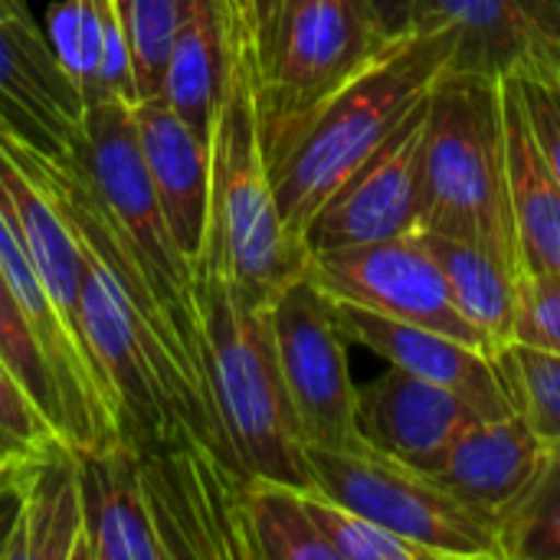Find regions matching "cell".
I'll use <instances>...</instances> for the list:
<instances>
[{"label": "cell", "mask_w": 560, "mask_h": 560, "mask_svg": "<svg viewBox=\"0 0 560 560\" xmlns=\"http://www.w3.org/2000/svg\"><path fill=\"white\" fill-rule=\"evenodd\" d=\"M89 560H167L131 446L118 436L75 450Z\"/></svg>", "instance_id": "cell-15"}, {"label": "cell", "mask_w": 560, "mask_h": 560, "mask_svg": "<svg viewBox=\"0 0 560 560\" xmlns=\"http://www.w3.org/2000/svg\"><path fill=\"white\" fill-rule=\"evenodd\" d=\"M0 128L33 154L72 164L85 141V102L30 10L0 3Z\"/></svg>", "instance_id": "cell-11"}, {"label": "cell", "mask_w": 560, "mask_h": 560, "mask_svg": "<svg viewBox=\"0 0 560 560\" xmlns=\"http://www.w3.org/2000/svg\"><path fill=\"white\" fill-rule=\"evenodd\" d=\"M505 75H512L538 148L560 184V49L538 46L522 56Z\"/></svg>", "instance_id": "cell-28"}, {"label": "cell", "mask_w": 560, "mask_h": 560, "mask_svg": "<svg viewBox=\"0 0 560 560\" xmlns=\"http://www.w3.org/2000/svg\"><path fill=\"white\" fill-rule=\"evenodd\" d=\"M243 7H246V23H249V33H253V46H259L269 23H272V16H276L279 0H243Z\"/></svg>", "instance_id": "cell-36"}, {"label": "cell", "mask_w": 560, "mask_h": 560, "mask_svg": "<svg viewBox=\"0 0 560 560\" xmlns=\"http://www.w3.org/2000/svg\"><path fill=\"white\" fill-rule=\"evenodd\" d=\"M427 108L430 98L407 118V125L381 151H374L315 210V217L302 233V246L308 256L341 246H364V243L410 236L423 226Z\"/></svg>", "instance_id": "cell-10"}, {"label": "cell", "mask_w": 560, "mask_h": 560, "mask_svg": "<svg viewBox=\"0 0 560 560\" xmlns=\"http://www.w3.org/2000/svg\"><path fill=\"white\" fill-rule=\"evenodd\" d=\"M207 384L217 420L249 479L312 486L305 436L282 377L269 302L197 269Z\"/></svg>", "instance_id": "cell-2"}, {"label": "cell", "mask_w": 560, "mask_h": 560, "mask_svg": "<svg viewBox=\"0 0 560 560\" xmlns=\"http://www.w3.org/2000/svg\"><path fill=\"white\" fill-rule=\"evenodd\" d=\"M39 446V443H36ZM33 443H26V440H20V436H10V433H3L0 430V479H7V476H16L20 472V466L30 459V453L36 450Z\"/></svg>", "instance_id": "cell-35"}, {"label": "cell", "mask_w": 560, "mask_h": 560, "mask_svg": "<svg viewBox=\"0 0 560 560\" xmlns=\"http://www.w3.org/2000/svg\"><path fill=\"white\" fill-rule=\"evenodd\" d=\"M512 341L560 354V272L515 276V322Z\"/></svg>", "instance_id": "cell-30"}, {"label": "cell", "mask_w": 560, "mask_h": 560, "mask_svg": "<svg viewBox=\"0 0 560 560\" xmlns=\"http://www.w3.org/2000/svg\"><path fill=\"white\" fill-rule=\"evenodd\" d=\"M456 26L459 52L453 69L509 72L538 39L515 0H417L413 26Z\"/></svg>", "instance_id": "cell-22"}, {"label": "cell", "mask_w": 560, "mask_h": 560, "mask_svg": "<svg viewBox=\"0 0 560 560\" xmlns=\"http://www.w3.org/2000/svg\"><path fill=\"white\" fill-rule=\"evenodd\" d=\"M312 489L361 512L390 535L427 548L436 560H502L495 515L482 512L427 469L354 436L348 446H305Z\"/></svg>", "instance_id": "cell-6"}, {"label": "cell", "mask_w": 560, "mask_h": 560, "mask_svg": "<svg viewBox=\"0 0 560 560\" xmlns=\"http://www.w3.org/2000/svg\"><path fill=\"white\" fill-rule=\"evenodd\" d=\"M233 3H236V7L243 10V16H246V7H243V0H233Z\"/></svg>", "instance_id": "cell-38"}, {"label": "cell", "mask_w": 560, "mask_h": 560, "mask_svg": "<svg viewBox=\"0 0 560 560\" xmlns=\"http://www.w3.org/2000/svg\"><path fill=\"white\" fill-rule=\"evenodd\" d=\"M545 446L522 413L479 417L446 446L430 476L463 502L499 515L535 476Z\"/></svg>", "instance_id": "cell-17"}, {"label": "cell", "mask_w": 560, "mask_h": 560, "mask_svg": "<svg viewBox=\"0 0 560 560\" xmlns=\"http://www.w3.org/2000/svg\"><path fill=\"white\" fill-rule=\"evenodd\" d=\"M0 430L33 443V446L46 443L49 436L59 433L49 423V417L36 407V400L30 397V390L23 387V381L16 377V371L3 358H0Z\"/></svg>", "instance_id": "cell-31"}, {"label": "cell", "mask_w": 560, "mask_h": 560, "mask_svg": "<svg viewBox=\"0 0 560 560\" xmlns=\"http://www.w3.org/2000/svg\"><path fill=\"white\" fill-rule=\"evenodd\" d=\"M3 7H13V10H30V0H0Z\"/></svg>", "instance_id": "cell-37"}, {"label": "cell", "mask_w": 560, "mask_h": 560, "mask_svg": "<svg viewBox=\"0 0 560 560\" xmlns=\"http://www.w3.org/2000/svg\"><path fill=\"white\" fill-rule=\"evenodd\" d=\"M499 79L518 259L532 272H560V184L538 148L512 75L502 72Z\"/></svg>", "instance_id": "cell-19"}, {"label": "cell", "mask_w": 560, "mask_h": 560, "mask_svg": "<svg viewBox=\"0 0 560 560\" xmlns=\"http://www.w3.org/2000/svg\"><path fill=\"white\" fill-rule=\"evenodd\" d=\"M0 358L16 371V377L23 381V387L30 390L36 407L62 433V404H59L52 371H49L46 354H43V348H39V341H36L23 308H20V302L13 299L3 272H0Z\"/></svg>", "instance_id": "cell-29"}, {"label": "cell", "mask_w": 560, "mask_h": 560, "mask_svg": "<svg viewBox=\"0 0 560 560\" xmlns=\"http://www.w3.org/2000/svg\"><path fill=\"white\" fill-rule=\"evenodd\" d=\"M525 13L538 46L560 49V0H515Z\"/></svg>", "instance_id": "cell-32"}, {"label": "cell", "mask_w": 560, "mask_h": 560, "mask_svg": "<svg viewBox=\"0 0 560 560\" xmlns=\"http://www.w3.org/2000/svg\"><path fill=\"white\" fill-rule=\"evenodd\" d=\"M243 512L253 560H338L308 512L302 486L249 479Z\"/></svg>", "instance_id": "cell-23"}, {"label": "cell", "mask_w": 560, "mask_h": 560, "mask_svg": "<svg viewBox=\"0 0 560 560\" xmlns=\"http://www.w3.org/2000/svg\"><path fill=\"white\" fill-rule=\"evenodd\" d=\"M423 177L427 207L420 230L486 246L522 272L499 75L443 72L427 108Z\"/></svg>", "instance_id": "cell-4"}, {"label": "cell", "mask_w": 560, "mask_h": 560, "mask_svg": "<svg viewBox=\"0 0 560 560\" xmlns=\"http://www.w3.org/2000/svg\"><path fill=\"white\" fill-rule=\"evenodd\" d=\"M384 43L387 36L374 23L368 0H279L256 46V105L266 161Z\"/></svg>", "instance_id": "cell-7"}, {"label": "cell", "mask_w": 560, "mask_h": 560, "mask_svg": "<svg viewBox=\"0 0 560 560\" xmlns=\"http://www.w3.org/2000/svg\"><path fill=\"white\" fill-rule=\"evenodd\" d=\"M46 39L85 105L105 98H121L135 105L131 59L115 0L49 3Z\"/></svg>", "instance_id": "cell-20"}, {"label": "cell", "mask_w": 560, "mask_h": 560, "mask_svg": "<svg viewBox=\"0 0 560 560\" xmlns=\"http://www.w3.org/2000/svg\"><path fill=\"white\" fill-rule=\"evenodd\" d=\"M249 33L233 0H190V10L167 52L161 95L207 144L226 98L236 43Z\"/></svg>", "instance_id": "cell-16"}, {"label": "cell", "mask_w": 560, "mask_h": 560, "mask_svg": "<svg viewBox=\"0 0 560 560\" xmlns=\"http://www.w3.org/2000/svg\"><path fill=\"white\" fill-rule=\"evenodd\" d=\"M502 560H560V443H548L535 476L495 515Z\"/></svg>", "instance_id": "cell-24"}, {"label": "cell", "mask_w": 560, "mask_h": 560, "mask_svg": "<svg viewBox=\"0 0 560 560\" xmlns=\"http://www.w3.org/2000/svg\"><path fill=\"white\" fill-rule=\"evenodd\" d=\"M148 180L180 253L200 266L210 223V144L164 102L131 105Z\"/></svg>", "instance_id": "cell-14"}, {"label": "cell", "mask_w": 560, "mask_h": 560, "mask_svg": "<svg viewBox=\"0 0 560 560\" xmlns=\"http://www.w3.org/2000/svg\"><path fill=\"white\" fill-rule=\"evenodd\" d=\"M420 246L436 259L456 308L489 338L492 354L512 341L515 322V269L486 246L453 240L433 230L413 233Z\"/></svg>", "instance_id": "cell-21"}, {"label": "cell", "mask_w": 560, "mask_h": 560, "mask_svg": "<svg viewBox=\"0 0 560 560\" xmlns=\"http://www.w3.org/2000/svg\"><path fill=\"white\" fill-rule=\"evenodd\" d=\"M20 522L10 560H89L75 446L66 436L39 443L16 472Z\"/></svg>", "instance_id": "cell-18"}, {"label": "cell", "mask_w": 560, "mask_h": 560, "mask_svg": "<svg viewBox=\"0 0 560 560\" xmlns=\"http://www.w3.org/2000/svg\"><path fill=\"white\" fill-rule=\"evenodd\" d=\"M479 417L482 413H476L453 390L413 377L394 364L377 381L358 387V436L427 472Z\"/></svg>", "instance_id": "cell-13"}, {"label": "cell", "mask_w": 560, "mask_h": 560, "mask_svg": "<svg viewBox=\"0 0 560 560\" xmlns=\"http://www.w3.org/2000/svg\"><path fill=\"white\" fill-rule=\"evenodd\" d=\"M335 318L348 345H361L371 354L384 358L387 364L440 384L463 397L482 417H505L515 413L499 364L489 351L472 348L459 338L440 335L433 328H420L410 322H397L348 302H335Z\"/></svg>", "instance_id": "cell-12"}, {"label": "cell", "mask_w": 560, "mask_h": 560, "mask_svg": "<svg viewBox=\"0 0 560 560\" xmlns=\"http://www.w3.org/2000/svg\"><path fill=\"white\" fill-rule=\"evenodd\" d=\"M456 52L459 33L450 23L387 39L269 154L276 203L299 243L315 210L430 98Z\"/></svg>", "instance_id": "cell-1"}, {"label": "cell", "mask_w": 560, "mask_h": 560, "mask_svg": "<svg viewBox=\"0 0 560 560\" xmlns=\"http://www.w3.org/2000/svg\"><path fill=\"white\" fill-rule=\"evenodd\" d=\"M308 253L289 233L259 131L253 33L236 43V59L210 138V223L197 269L230 279L256 302H269L305 272Z\"/></svg>", "instance_id": "cell-3"}, {"label": "cell", "mask_w": 560, "mask_h": 560, "mask_svg": "<svg viewBox=\"0 0 560 560\" xmlns=\"http://www.w3.org/2000/svg\"><path fill=\"white\" fill-rule=\"evenodd\" d=\"M368 10L374 16V23L381 26V33L387 39L413 30V10H417V0H368Z\"/></svg>", "instance_id": "cell-33"}, {"label": "cell", "mask_w": 560, "mask_h": 560, "mask_svg": "<svg viewBox=\"0 0 560 560\" xmlns=\"http://www.w3.org/2000/svg\"><path fill=\"white\" fill-rule=\"evenodd\" d=\"M512 410L545 440L560 443V354L509 341L495 354Z\"/></svg>", "instance_id": "cell-26"}, {"label": "cell", "mask_w": 560, "mask_h": 560, "mask_svg": "<svg viewBox=\"0 0 560 560\" xmlns=\"http://www.w3.org/2000/svg\"><path fill=\"white\" fill-rule=\"evenodd\" d=\"M305 502L322 538L328 541L338 560H436L427 548L390 535L377 522L328 499L312 486H305Z\"/></svg>", "instance_id": "cell-27"}, {"label": "cell", "mask_w": 560, "mask_h": 560, "mask_svg": "<svg viewBox=\"0 0 560 560\" xmlns=\"http://www.w3.org/2000/svg\"><path fill=\"white\" fill-rule=\"evenodd\" d=\"M79 167L95 190V200L121 240L125 253L144 276L158 299V308L174 335V345L194 374L197 387L210 400L207 384V351L197 302V266L180 253L164 210L148 180L138 131L131 118V102L105 98L85 105V141L79 151ZM213 404V400H210Z\"/></svg>", "instance_id": "cell-5"}, {"label": "cell", "mask_w": 560, "mask_h": 560, "mask_svg": "<svg viewBox=\"0 0 560 560\" xmlns=\"http://www.w3.org/2000/svg\"><path fill=\"white\" fill-rule=\"evenodd\" d=\"M20 522V486L16 476L0 479V560H10V548Z\"/></svg>", "instance_id": "cell-34"}, {"label": "cell", "mask_w": 560, "mask_h": 560, "mask_svg": "<svg viewBox=\"0 0 560 560\" xmlns=\"http://www.w3.org/2000/svg\"><path fill=\"white\" fill-rule=\"evenodd\" d=\"M305 272L335 302L433 328L492 354L489 338L456 308L436 259L420 246L413 233L312 253Z\"/></svg>", "instance_id": "cell-9"}, {"label": "cell", "mask_w": 560, "mask_h": 560, "mask_svg": "<svg viewBox=\"0 0 560 560\" xmlns=\"http://www.w3.org/2000/svg\"><path fill=\"white\" fill-rule=\"evenodd\" d=\"M269 318L305 443L348 446L358 436V384L331 299L308 272H299L269 299Z\"/></svg>", "instance_id": "cell-8"}, {"label": "cell", "mask_w": 560, "mask_h": 560, "mask_svg": "<svg viewBox=\"0 0 560 560\" xmlns=\"http://www.w3.org/2000/svg\"><path fill=\"white\" fill-rule=\"evenodd\" d=\"M121 33L131 59L135 102L158 98L164 82L167 52L190 10V0H115Z\"/></svg>", "instance_id": "cell-25"}]
</instances>
